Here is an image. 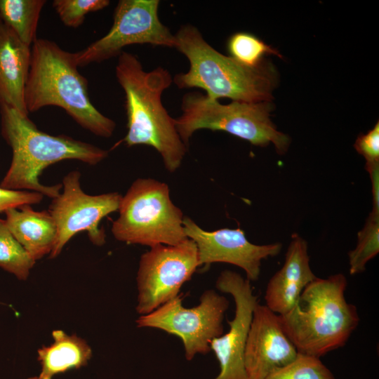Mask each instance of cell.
<instances>
[{
	"instance_id": "obj_1",
	"label": "cell",
	"mask_w": 379,
	"mask_h": 379,
	"mask_svg": "<svg viewBox=\"0 0 379 379\" xmlns=\"http://www.w3.org/2000/svg\"><path fill=\"white\" fill-rule=\"evenodd\" d=\"M118 83L125 94L126 146L147 145L160 154L170 173L180 168L187 150L175 126V119L162 103V94L173 83L166 69L144 70L138 58L123 51L115 67Z\"/></svg>"
},
{
	"instance_id": "obj_2",
	"label": "cell",
	"mask_w": 379,
	"mask_h": 379,
	"mask_svg": "<svg viewBox=\"0 0 379 379\" xmlns=\"http://www.w3.org/2000/svg\"><path fill=\"white\" fill-rule=\"evenodd\" d=\"M1 135L12 150L9 168L0 187L10 190L39 192L50 198L58 197L62 183L47 186L39 176L50 165L67 159L94 166L108 156V151L88 142L40 131L25 114L0 103Z\"/></svg>"
},
{
	"instance_id": "obj_3",
	"label": "cell",
	"mask_w": 379,
	"mask_h": 379,
	"mask_svg": "<svg viewBox=\"0 0 379 379\" xmlns=\"http://www.w3.org/2000/svg\"><path fill=\"white\" fill-rule=\"evenodd\" d=\"M78 67L75 53L62 49L53 41L37 39L31 46L25 89L27 110L29 113L46 106L59 107L82 128L108 138L116 123L91 102L88 80Z\"/></svg>"
},
{
	"instance_id": "obj_4",
	"label": "cell",
	"mask_w": 379,
	"mask_h": 379,
	"mask_svg": "<svg viewBox=\"0 0 379 379\" xmlns=\"http://www.w3.org/2000/svg\"><path fill=\"white\" fill-rule=\"evenodd\" d=\"M174 36L175 48L189 62L188 70L173 78L178 88H199L215 100L226 98L246 102H270L277 81L270 64L244 66L216 51L190 24L181 26Z\"/></svg>"
},
{
	"instance_id": "obj_5",
	"label": "cell",
	"mask_w": 379,
	"mask_h": 379,
	"mask_svg": "<svg viewBox=\"0 0 379 379\" xmlns=\"http://www.w3.org/2000/svg\"><path fill=\"white\" fill-rule=\"evenodd\" d=\"M345 276L317 277L294 306L280 315L284 330L298 353L320 358L343 347L359 322L357 307L347 302Z\"/></svg>"
},
{
	"instance_id": "obj_6",
	"label": "cell",
	"mask_w": 379,
	"mask_h": 379,
	"mask_svg": "<svg viewBox=\"0 0 379 379\" xmlns=\"http://www.w3.org/2000/svg\"><path fill=\"white\" fill-rule=\"evenodd\" d=\"M271 111L270 102L232 101L224 105L194 91L182 97V114L175 124L187 146L197 131L208 129L227 132L256 146L272 144L278 154H284L291 140L277 129L270 119Z\"/></svg>"
},
{
	"instance_id": "obj_7",
	"label": "cell",
	"mask_w": 379,
	"mask_h": 379,
	"mask_svg": "<svg viewBox=\"0 0 379 379\" xmlns=\"http://www.w3.org/2000/svg\"><path fill=\"white\" fill-rule=\"evenodd\" d=\"M119 215L112 225L114 237L150 248L176 245L187 239L182 211L171 199L168 185L152 178H138L121 197Z\"/></svg>"
},
{
	"instance_id": "obj_8",
	"label": "cell",
	"mask_w": 379,
	"mask_h": 379,
	"mask_svg": "<svg viewBox=\"0 0 379 379\" xmlns=\"http://www.w3.org/2000/svg\"><path fill=\"white\" fill-rule=\"evenodd\" d=\"M229 307L228 300L214 290L205 291L198 305L187 308L182 298L177 295L153 312L141 315L139 328H154L179 337L187 360L211 351L210 343L223 334V319Z\"/></svg>"
},
{
	"instance_id": "obj_9",
	"label": "cell",
	"mask_w": 379,
	"mask_h": 379,
	"mask_svg": "<svg viewBox=\"0 0 379 379\" xmlns=\"http://www.w3.org/2000/svg\"><path fill=\"white\" fill-rule=\"evenodd\" d=\"M159 0H120L108 32L86 48L76 52L79 67L102 62L119 56L133 44L174 48V34L159 17Z\"/></svg>"
},
{
	"instance_id": "obj_10",
	"label": "cell",
	"mask_w": 379,
	"mask_h": 379,
	"mask_svg": "<svg viewBox=\"0 0 379 379\" xmlns=\"http://www.w3.org/2000/svg\"><path fill=\"white\" fill-rule=\"evenodd\" d=\"M199 267L197 248L190 239L176 245L151 247L139 261L137 312L147 314L175 298Z\"/></svg>"
},
{
	"instance_id": "obj_11",
	"label": "cell",
	"mask_w": 379,
	"mask_h": 379,
	"mask_svg": "<svg viewBox=\"0 0 379 379\" xmlns=\"http://www.w3.org/2000/svg\"><path fill=\"white\" fill-rule=\"evenodd\" d=\"M80 178L79 171L69 172L62 179V191L52 199L48 210L57 230L50 258L59 255L67 243L82 231L88 232L94 245H104L106 234L99 224L103 218L119 209L122 197L119 193L88 194L81 187Z\"/></svg>"
},
{
	"instance_id": "obj_12",
	"label": "cell",
	"mask_w": 379,
	"mask_h": 379,
	"mask_svg": "<svg viewBox=\"0 0 379 379\" xmlns=\"http://www.w3.org/2000/svg\"><path fill=\"white\" fill-rule=\"evenodd\" d=\"M216 288L232 296L235 312L234 318L227 321L229 331L210 343L211 350L220 364V373L214 379H248L244 357L258 297L253 293L251 281L231 270L220 274Z\"/></svg>"
},
{
	"instance_id": "obj_13",
	"label": "cell",
	"mask_w": 379,
	"mask_h": 379,
	"mask_svg": "<svg viewBox=\"0 0 379 379\" xmlns=\"http://www.w3.org/2000/svg\"><path fill=\"white\" fill-rule=\"evenodd\" d=\"M183 227L187 237L197 246L199 266L232 264L241 268L250 281L258 279L262 260L277 255L282 248L280 243L252 244L240 228L206 231L187 216H184Z\"/></svg>"
},
{
	"instance_id": "obj_14",
	"label": "cell",
	"mask_w": 379,
	"mask_h": 379,
	"mask_svg": "<svg viewBox=\"0 0 379 379\" xmlns=\"http://www.w3.org/2000/svg\"><path fill=\"white\" fill-rule=\"evenodd\" d=\"M298 353L284 330L280 315L266 305L257 303L244 357L248 379H265L294 360Z\"/></svg>"
},
{
	"instance_id": "obj_15",
	"label": "cell",
	"mask_w": 379,
	"mask_h": 379,
	"mask_svg": "<svg viewBox=\"0 0 379 379\" xmlns=\"http://www.w3.org/2000/svg\"><path fill=\"white\" fill-rule=\"evenodd\" d=\"M316 278L310 267L307 241L298 234H293L282 267L267 285L265 305L279 315L287 313Z\"/></svg>"
},
{
	"instance_id": "obj_16",
	"label": "cell",
	"mask_w": 379,
	"mask_h": 379,
	"mask_svg": "<svg viewBox=\"0 0 379 379\" xmlns=\"http://www.w3.org/2000/svg\"><path fill=\"white\" fill-rule=\"evenodd\" d=\"M31 60V46L0 21V103L28 114L25 89Z\"/></svg>"
},
{
	"instance_id": "obj_17",
	"label": "cell",
	"mask_w": 379,
	"mask_h": 379,
	"mask_svg": "<svg viewBox=\"0 0 379 379\" xmlns=\"http://www.w3.org/2000/svg\"><path fill=\"white\" fill-rule=\"evenodd\" d=\"M4 213L8 230L34 260L50 255L57 230L48 211H36L31 204H24Z\"/></svg>"
},
{
	"instance_id": "obj_18",
	"label": "cell",
	"mask_w": 379,
	"mask_h": 379,
	"mask_svg": "<svg viewBox=\"0 0 379 379\" xmlns=\"http://www.w3.org/2000/svg\"><path fill=\"white\" fill-rule=\"evenodd\" d=\"M53 343L37 350L41 366L40 379H52L58 373L78 369L88 364L92 350L87 342L76 334L62 330L52 331Z\"/></svg>"
},
{
	"instance_id": "obj_19",
	"label": "cell",
	"mask_w": 379,
	"mask_h": 379,
	"mask_svg": "<svg viewBox=\"0 0 379 379\" xmlns=\"http://www.w3.org/2000/svg\"><path fill=\"white\" fill-rule=\"evenodd\" d=\"M45 0H0V20L25 44L36 39L38 22Z\"/></svg>"
},
{
	"instance_id": "obj_20",
	"label": "cell",
	"mask_w": 379,
	"mask_h": 379,
	"mask_svg": "<svg viewBox=\"0 0 379 379\" xmlns=\"http://www.w3.org/2000/svg\"><path fill=\"white\" fill-rule=\"evenodd\" d=\"M35 262L11 234L4 219L0 218V267L25 281Z\"/></svg>"
},
{
	"instance_id": "obj_21",
	"label": "cell",
	"mask_w": 379,
	"mask_h": 379,
	"mask_svg": "<svg viewBox=\"0 0 379 379\" xmlns=\"http://www.w3.org/2000/svg\"><path fill=\"white\" fill-rule=\"evenodd\" d=\"M379 252V213L371 211L357 234V244L348 253L350 274L363 272L367 262Z\"/></svg>"
},
{
	"instance_id": "obj_22",
	"label": "cell",
	"mask_w": 379,
	"mask_h": 379,
	"mask_svg": "<svg viewBox=\"0 0 379 379\" xmlns=\"http://www.w3.org/2000/svg\"><path fill=\"white\" fill-rule=\"evenodd\" d=\"M227 47L230 57L249 67L261 65L265 55L282 57L277 49L266 44L254 34L245 32H239L231 35Z\"/></svg>"
},
{
	"instance_id": "obj_23",
	"label": "cell",
	"mask_w": 379,
	"mask_h": 379,
	"mask_svg": "<svg viewBox=\"0 0 379 379\" xmlns=\"http://www.w3.org/2000/svg\"><path fill=\"white\" fill-rule=\"evenodd\" d=\"M265 379H335L320 358L298 353L287 365L276 370Z\"/></svg>"
},
{
	"instance_id": "obj_24",
	"label": "cell",
	"mask_w": 379,
	"mask_h": 379,
	"mask_svg": "<svg viewBox=\"0 0 379 379\" xmlns=\"http://www.w3.org/2000/svg\"><path fill=\"white\" fill-rule=\"evenodd\" d=\"M109 0H54L53 6L62 22L76 28L81 25L87 14L104 9Z\"/></svg>"
},
{
	"instance_id": "obj_25",
	"label": "cell",
	"mask_w": 379,
	"mask_h": 379,
	"mask_svg": "<svg viewBox=\"0 0 379 379\" xmlns=\"http://www.w3.org/2000/svg\"><path fill=\"white\" fill-rule=\"evenodd\" d=\"M354 147L362 155L366 164L379 163V122L365 134H360Z\"/></svg>"
},
{
	"instance_id": "obj_26",
	"label": "cell",
	"mask_w": 379,
	"mask_h": 379,
	"mask_svg": "<svg viewBox=\"0 0 379 379\" xmlns=\"http://www.w3.org/2000/svg\"><path fill=\"white\" fill-rule=\"evenodd\" d=\"M44 195L39 192L26 190H10L0 187V214L11 208L24 204H39Z\"/></svg>"
},
{
	"instance_id": "obj_27",
	"label": "cell",
	"mask_w": 379,
	"mask_h": 379,
	"mask_svg": "<svg viewBox=\"0 0 379 379\" xmlns=\"http://www.w3.org/2000/svg\"><path fill=\"white\" fill-rule=\"evenodd\" d=\"M365 168L370 175L373 207L372 211L379 213V163L372 164H365Z\"/></svg>"
},
{
	"instance_id": "obj_28",
	"label": "cell",
	"mask_w": 379,
	"mask_h": 379,
	"mask_svg": "<svg viewBox=\"0 0 379 379\" xmlns=\"http://www.w3.org/2000/svg\"><path fill=\"white\" fill-rule=\"evenodd\" d=\"M27 379H40V378H39V376H33V377L28 378Z\"/></svg>"
},
{
	"instance_id": "obj_29",
	"label": "cell",
	"mask_w": 379,
	"mask_h": 379,
	"mask_svg": "<svg viewBox=\"0 0 379 379\" xmlns=\"http://www.w3.org/2000/svg\"><path fill=\"white\" fill-rule=\"evenodd\" d=\"M0 21H1V20H0Z\"/></svg>"
}]
</instances>
